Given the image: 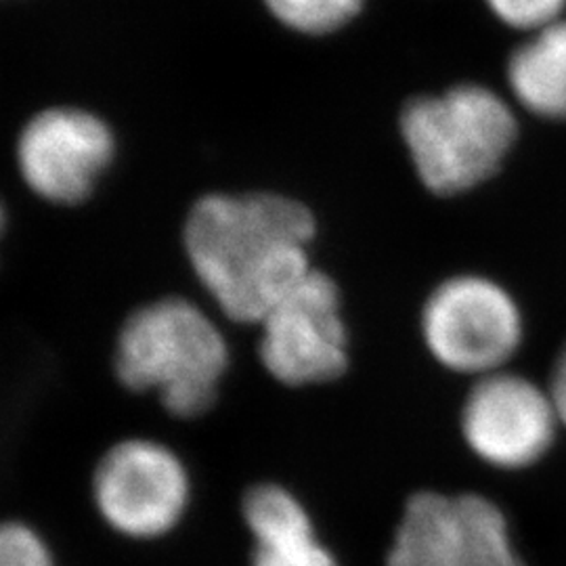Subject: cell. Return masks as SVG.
Returning a JSON list of instances; mask_svg holds the SVG:
<instances>
[{"label":"cell","mask_w":566,"mask_h":566,"mask_svg":"<svg viewBox=\"0 0 566 566\" xmlns=\"http://www.w3.org/2000/svg\"><path fill=\"white\" fill-rule=\"evenodd\" d=\"M252 566H338L336 556L317 539L315 528L256 542Z\"/></svg>","instance_id":"14"},{"label":"cell","mask_w":566,"mask_h":566,"mask_svg":"<svg viewBox=\"0 0 566 566\" xmlns=\"http://www.w3.org/2000/svg\"><path fill=\"white\" fill-rule=\"evenodd\" d=\"M401 135L426 189L458 196L502 168L518 139V120L500 93L468 82L407 103Z\"/></svg>","instance_id":"3"},{"label":"cell","mask_w":566,"mask_h":566,"mask_svg":"<svg viewBox=\"0 0 566 566\" xmlns=\"http://www.w3.org/2000/svg\"><path fill=\"white\" fill-rule=\"evenodd\" d=\"M547 392H549V399L554 403L560 424L566 426V348L554 365V374H552V382H549Z\"/></svg>","instance_id":"17"},{"label":"cell","mask_w":566,"mask_h":566,"mask_svg":"<svg viewBox=\"0 0 566 566\" xmlns=\"http://www.w3.org/2000/svg\"><path fill=\"white\" fill-rule=\"evenodd\" d=\"M485 4L507 28L526 34L565 20L566 0H485Z\"/></svg>","instance_id":"15"},{"label":"cell","mask_w":566,"mask_h":566,"mask_svg":"<svg viewBox=\"0 0 566 566\" xmlns=\"http://www.w3.org/2000/svg\"><path fill=\"white\" fill-rule=\"evenodd\" d=\"M107 122L78 107H51L21 130L18 166L25 185L44 200L78 203L114 160Z\"/></svg>","instance_id":"7"},{"label":"cell","mask_w":566,"mask_h":566,"mask_svg":"<svg viewBox=\"0 0 566 566\" xmlns=\"http://www.w3.org/2000/svg\"><path fill=\"white\" fill-rule=\"evenodd\" d=\"M315 219L304 203L277 193H210L185 223L189 264L224 315L261 324L313 271Z\"/></svg>","instance_id":"1"},{"label":"cell","mask_w":566,"mask_h":566,"mask_svg":"<svg viewBox=\"0 0 566 566\" xmlns=\"http://www.w3.org/2000/svg\"><path fill=\"white\" fill-rule=\"evenodd\" d=\"M338 285L313 269L261 319V361L285 386L334 382L348 367Z\"/></svg>","instance_id":"6"},{"label":"cell","mask_w":566,"mask_h":566,"mask_svg":"<svg viewBox=\"0 0 566 566\" xmlns=\"http://www.w3.org/2000/svg\"><path fill=\"white\" fill-rule=\"evenodd\" d=\"M227 367L223 332L185 298L145 304L118 334V380L135 392H156L177 418H198L214 405Z\"/></svg>","instance_id":"2"},{"label":"cell","mask_w":566,"mask_h":566,"mask_svg":"<svg viewBox=\"0 0 566 566\" xmlns=\"http://www.w3.org/2000/svg\"><path fill=\"white\" fill-rule=\"evenodd\" d=\"M191 483L181 458L151 439H126L103 453L93 500L105 525L128 539H158L181 523Z\"/></svg>","instance_id":"5"},{"label":"cell","mask_w":566,"mask_h":566,"mask_svg":"<svg viewBox=\"0 0 566 566\" xmlns=\"http://www.w3.org/2000/svg\"><path fill=\"white\" fill-rule=\"evenodd\" d=\"M386 566H470L455 497L434 491L411 495Z\"/></svg>","instance_id":"9"},{"label":"cell","mask_w":566,"mask_h":566,"mask_svg":"<svg viewBox=\"0 0 566 566\" xmlns=\"http://www.w3.org/2000/svg\"><path fill=\"white\" fill-rule=\"evenodd\" d=\"M365 0H264L283 25L303 34H329L355 20Z\"/></svg>","instance_id":"13"},{"label":"cell","mask_w":566,"mask_h":566,"mask_svg":"<svg viewBox=\"0 0 566 566\" xmlns=\"http://www.w3.org/2000/svg\"><path fill=\"white\" fill-rule=\"evenodd\" d=\"M242 514L254 544L313 528L303 502L285 486L273 483L252 486L243 497Z\"/></svg>","instance_id":"12"},{"label":"cell","mask_w":566,"mask_h":566,"mask_svg":"<svg viewBox=\"0 0 566 566\" xmlns=\"http://www.w3.org/2000/svg\"><path fill=\"white\" fill-rule=\"evenodd\" d=\"M516 103L544 120L566 122V18L528 34L506 65Z\"/></svg>","instance_id":"10"},{"label":"cell","mask_w":566,"mask_h":566,"mask_svg":"<svg viewBox=\"0 0 566 566\" xmlns=\"http://www.w3.org/2000/svg\"><path fill=\"white\" fill-rule=\"evenodd\" d=\"M470 566H525L516 554L506 516L491 500L476 493L455 495Z\"/></svg>","instance_id":"11"},{"label":"cell","mask_w":566,"mask_h":566,"mask_svg":"<svg viewBox=\"0 0 566 566\" xmlns=\"http://www.w3.org/2000/svg\"><path fill=\"white\" fill-rule=\"evenodd\" d=\"M0 566H55V560L32 526L7 523L0 531Z\"/></svg>","instance_id":"16"},{"label":"cell","mask_w":566,"mask_h":566,"mask_svg":"<svg viewBox=\"0 0 566 566\" xmlns=\"http://www.w3.org/2000/svg\"><path fill=\"white\" fill-rule=\"evenodd\" d=\"M558 424L549 392L507 371L479 378L462 409L465 446L485 464L502 470L542 460Z\"/></svg>","instance_id":"8"},{"label":"cell","mask_w":566,"mask_h":566,"mask_svg":"<svg viewBox=\"0 0 566 566\" xmlns=\"http://www.w3.org/2000/svg\"><path fill=\"white\" fill-rule=\"evenodd\" d=\"M525 334L523 311L504 285L483 275H455L432 290L422 308V336L439 364L470 376L502 371Z\"/></svg>","instance_id":"4"}]
</instances>
